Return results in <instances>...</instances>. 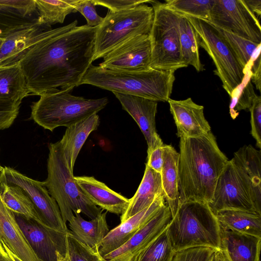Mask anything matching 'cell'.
<instances>
[{
	"label": "cell",
	"instance_id": "28",
	"mask_svg": "<svg viewBox=\"0 0 261 261\" xmlns=\"http://www.w3.org/2000/svg\"><path fill=\"white\" fill-rule=\"evenodd\" d=\"M220 225L226 229L261 238V215L239 210H225L216 214Z\"/></svg>",
	"mask_w": 261,
	"mask_h": 261
},
{
	"label": "cell",
	"instance_id": "27",
	"mask_svg": "<svg viewBox=\"0 0 261 261\" xmlns=\"http://www.w3.org/2000/svg\"><path fill=\"white\" fill-rule=\"evenodd\" d=\"M163 164L161 172L166 203L173 216L179 206L178 187L179 152L170 145H163Z\"/></svg>",
	"mask_w": 261,
	"mask_h": 261
},
{
	"label": "cell",
	"instance_id": "47",
	"mask_svg": "<svg viewBox=\"0 0 261 261\" xmlns=\"http://www.w3.org/2000/svg\"><path fill=\"white\" fill-rule=\"evenodd\" d=\"M211 261H230L226 252L222 250H216L212 258Z\"/></svg>",
	"mask_w": 261,
	"mask_h": 261
},
{
	"label": "cell",
	"instance_id": "9",
	"mask_svg": "<svg viewBox=\"0 0 261 261\" xmlns=\"http://www.w3.org/2000/svg\"><path fill=\"white\" fill-rule=\"evenodd\" d=\"M154 16L149 34L152 69L175 71L186 67L180 53L178 29L179 14L164 3L151 1Z\"/></svg>",
	"mask_w": 261,
	"mask_h": 261
},
{
	"label": "cell",
	"instance_id": "16",
	"mask_svg": "<svg viewBox=\"0 0 261 261\" xmlns=\"http://www.w3.org/2000/svg\"><path fill=\"white\" fill-rule=\"evenodd\" d=\"M113 94L138 125L147 144V153L162 146L163 142L156 130L158 102L134 95Z\"/></svg>",
	"mask_w": 261,
	"mask_h": 261
},
{
	"label": "cell",
	"instance_id": "1",
	"mask_svg": "<svg viewBox=\"0 0 261 261\" xmlns=\"http://www.w3.org/2000/svg\"><path fill=\"white\" fill-rule=\"evenodd\" d=\"M77 24L75 20L58 28L19 62L30 95L70 92L80 86L93 62L96 27Z\"/></svg>",
	"mask_w": 261,
	"mask_h": 261
},
{
	"label": "cell",
	"instance_id": "31",
	"mask_svg": "<svg viewBox=\"0 0 261 261\" xmlns=\"http://www.w3.org/2000/svg\"><path fill=\"white\" fill-rule=\"evenodd\" d=\"M178 14L181 60L187 67L192 65L198 72L202 71L204 68L200 59L197 35L187 17Z\"/></svg>",
	"mask_w": 261,
	"mask_h": 261
},
{
	"label": "cell",
	"instance_id": "39",
	"mask_svg": "<svg viewBox=\"0 0 261 261\" xmlns=\"http://www.w3.org/2000/svg\"><path fill=\"white\" fill-rule=\"evenodd\" d=\"M216 251L208 247H194L175 252L172 261H211Z\"/></svg>",
	"mask_w": 261,
	"mask_h": 261
},
{
	"label": "cell",
	"instance_id": "19",
	"mask_svg": "<svg viewBox=\"0 0 261 261\" xmlns=\"http://www.w3.org/2000/svg\"><path fill=\"white\" fill-rule=\"evenodd\" d=\"M168 102L176 126L178 137H197L211 131L204 115L203 106L196 103L190 97L184 100L170 98Z\"/></svg>",
	"mask_w": 261,
	"mask_h": 261
},
{
	"label": "cell",
	"instance_id": "37",
	"mask_svg": "<svg viewBox=\"0 0 261 261\" xmlns=\"http://www.w3.org/2000/svg\"><path fill=\"white\" fill-rule=\"evenodd\" d=\"M67 251L71 261H110L80 242L69 231L67 233Z\"/></svg>",
	"mask_w": 261,
	"mask_h": 261
},
{
	"label": "cell",
	"instance_id": "33",
	"mask_svg": "<svg viewBox=\"0 0 261 261\" xmlns=\"http://www.w3.org/2000/svg\"><path fill=\"white\" fill-rule=\"evenodd\" d=\"M249 177L257 192L261 194V151L251 145H245L232 159Z\"/></svg>",
	"mask_w": 261,
	"mask_h": 261
},
{
	"label": "cell",
	"instance_id": "22",
	"mask_svg": "<svg viewBox=\"0 0 261 261\" xmlns=\"http://www.w3.org/2000/svg\"><path fill=\"white\" fill-rule=\"evenodd\" d=\"M0 241L22 261H41L28 242L15 217L0 196Z\"/></svg>",
	"mask_w": 261,
	"mask_h": 261
},
{
	"label": "cell",
	"instance_id": "52",
	"mask_svg": "<svg viewBox=\"0 0 261 261\" xmlns=\"http://www.w3.org/2000/svg\"><path fill=\"white\" fill-rule=\"evenodd\" d=\"M258 261H260V259H259V260H258Z\"/></svg>",
	"mask_w": 261,
	"mask_h": 261
},
{
	"label": "cell",
	"instance_id": "51",
	"mask_svg": "<svg viewBox=\"0 0 261 261\" xmlns=\"http://www.w3.org/2000/svg\"><path fill=\"white\" fill-rule=\"evenodd\" d=\"M4 38L0 37V48L4 42Z\"/></svg>",
	"mask_w": 261,
	"mask_h": 261
},
{
	"label": "cell",
	"instance_id": "10",
	"mask_svg": "<svg viewBox=\"0 0 261 261\" xmlns=\"http://www.w3.org/2000/svg\"><path fill=\"white\" fill-rule=\"evenodd\" d=\"M208 205L216 214L222 210H239L261 215V194L249 177L232 159L228 160L217 180Z\"/></svg>",
	"mask_w": 261,
	"mask_h": 261
},
{
	"label": "cell",
	"instance_id": "6",
	"mask_svg": "<svg viewBox=\"0 0 261 261\" xmlns=\"http://www.w3.org/2000/svg\"><path fill=\"white\" fill-rule=\"evenodd\" d=\"M31 106V118L53 132L60 126L68 127L97 114L108 103L106 97L86 99L59 91L46 93Z\"/></svg>",
	"mask_w": 261,
	"mask_h": 261
},
{
	"label": "cell",
	"instance_id": "21",
	"mask_svg": "<svg viewBox=\"0 0 261 261\" xmlns=\"http://www.w3.org/2000/svg\"><path fill=\"white\" fill-rule=\"evenodd\" d=\"M88 199L102 210L122 215L126 210L130 201L120 194L109 188L105 183L93 176H74Z\"/></svg>",
	"mask_w": 261,
	"mask_h": 261
},
{
	"label": "cell",
	"instance_id": "18",
	"mask_svg": "<svg viewBox=\"0 0 261 261\" xmlns=\"http://www.w3.org/2000/svg\"><path fill=\"white\" fill-rule=\"evenodd\" d=\"M166 204L164 195L160 196L148 207L110 230L100 245L98 249L99 254L103 256L122 246L146 225Z\"/></svg>",
	"mask_w": 261,
	"mask_h": 261
},
{
	"label": "cell",
	"instance_id": "49",
	"mask_svg": "<svg viewBox=\"0 0 261 261\" xmlns=\"http://www.w3.org/2000/svg\"><path fill=\"white\" fill-rule=\"evenodd\" d=\"M56 254V261H71L69 254L68 253V251L65 254H61L59 251H57Z\"/></svg>",
	"mask_w": 261,
	"mask_h": 261
},
{
	"label": "cell",
	"instance_id": "34",
	"mask_svg": "<svg viewBox=\"0 0 261 261\" xmlns=\"http://www.w3.org/2000/svg\"><path fill=\"white\" fill-rule=\"evenodd\" d=\"M218 30L231 47L245 70L250 68L253 62L260 53V44L254 43L229 32Z\"/></svg>",
	"mask_w": 261,
	"mask_h": 261
},
{
	"label": "cell",
	"instance_id": "50",
	"mask_svg": "<svg viewBox=\"0 0 261 261\" xmlns=\"http://www.w3.org/2000/svg\"><path fill=\"white\" fill-rule=\"evenodd\" d=\"M3 244L4 247L6 248L7 251H8V253L10 254L11 257L13 259L14 261H22L19 258H18L17 256H16L15 254H14L12 252H11L7 247V246L5 245V244L1 241Z\"/></svg>",
	"mask_w": 261,
	"mask_h": 261
},
{
	"label": "cell",
	"instance_id": "48",
	"mask_svg": "<svg viewBox=\"0 0 261 261\" xmlns=\"http://www.w3.org/2000/svg\"><path fill=\"white\" fill-rule=\"evenodd\" d=\"M0 261H14L0 241Z\"/></svg>",
	"mask_w": 261,
	"mask_h": 261
},
{
	"label": "cell",
	"instance_id": "44",
	"mask_svg": "<svg viewBox=\"0 0 261 261\" xmlns=\"http://www.w3.org/2000/svg\"><path fill=\"white\" fill-rule=\"evenodd\" d=\"M163 145L147 153L146 164V166L160 173L163 164Z\"/></svg>",
	"mask_w": 261,
	"mask_h": 261
},
{
	"label": "cell",
	"instance_id": "23",
	"mask_svg": "<svg viewBox=\"0 0 261 261\" xmlns=\"http://www.w3.org/2000/svg\"><path fill=\"white\" fill-rule=\"evenodd\" d=\"M220 245L221 249L226 252L230 261L260 259V237L240 233L220 226Z\"/></svg>",
	"mask_w": 261,
	"mask_h": 261
},
{
	"label": "cell",
	"instance_id": "17",
	"mask_svg": "<svg viewBox=\"0 0 261 261\" xmlns=\"http://www.w3.org/2000/svg\"><path fill=\"white\" fill-rule=\"evenodd\" d=\"M58 28L37 22L6 37L0 48V67L18 63L34 45Z\"/></svg>",
	"mask_w": 261,
	"mask_h": 261
},
{
	"label": "cell",
	"instance_id": "29",
	"mask_svg": "<svg viewBox=\"0 0 261 261\" xmlns=\"http://www.w3.org/2000/svg\"><path fill=\"white\" fill-rule=\"evenodd\" d=\"M30 95L19 63L0 67V100L21 103Z\"/></svg>",
	"mask_w": 261,
	"mask_h": 261
},
{
	"label": "cell",
	"instance_id": "14",
	"mask_svg": "<svg viewBox=\"0 0 261 261\" xmlns=\"http://www.w3.org/2000/svg\"><path fill=\"white\" fill-rule=\"evenodd\" d=\"M172 218L166 203L125 244L103 257L110 261H137L145 249L167 228Z\"/></svg>",
	"mask_w": 261,
	"mask_h": 261
},
{
	"label": "cell",
	"instance_id": "7",
	"mask_svg": "<svg viewBox=\"0 0 261 261\" xmlns=\"http://www.w3.org/2000/svg\"><path fill=\"white\" fill-rule=\"evenodd\" d=\"M153 16V8L145 4L119 11L109 10L96 27L93 61L133 37L149 34Z\"/></svg>",
	"mask_w": 261,
	"mask_h": 261
},
{
	"label": "cell",
	"instance_id": "15",
	"mask_svg": "<svg viewBox=\"0 0 261 261\" xmlns=\"http://www.w3.org/2000/svg\"><path fill=\"white\" fill-rule=\"evenodd\" d=\"M28 242L41 261H56L57 251L67 252V233L51 230L37 221L14 214Z\"/></svg>",
	"mask_w": 261,
	"mask_h": 261
},
{
	"label": "cell",
	"instance_id": "35",
	"mask_svg": "<svg viewBox=\"0 0 261 261\" xmlns=\"http://www.w3.org/2000/svg\"><path fill=\"white\" fill-rule=\"evenodd\" d=\"M215 0H167L165 6L187 16L208 20Z\"/></svg>",
	"mask_w": 261,
	"mask_h": 261
},
{
	"label": "cell",
	"instance_id": "36",
	"mask_svg": "<svg viewBox=\"0 0 261 261\" xmlns=\"http://www.w3.org/2000/svg\"><path fill=\"white\" fill-rule=\"evenodd\" d=\"M166 229L145 249L137 261H172L175 252L171 245Z\"/></svg>",
	"mask_w": 261,
	"mask_h": 261
},
{
	"label": "cell",
	"instance_id": "43",
	"mask_svg": "<svg viewBox=\"0 0 261 261\" xmlns=\"http://www.w3.org/2000/svg\"><path fill=\"white\" fill-rule=\"evenodd\" d=\"M149 0H93L95 6H102L112 11H119L134 8L140 5L150 3Z\"/></svg>",
	"mask_w": 261,
	"mask_h": 261
},
{
	"label": "cell",
	"instance_id": "30",
	"mask_svg": "<svg viewBox=\"0 0 261 261\" xmlns=\"http://www.w3.org/2000/svg\"><path fill=\"white\" fill-rule=\"evenodd\" d=\"M0 196L5 206L13 213L33 219L45 226L33 203L22 189L8 183L1 171Z\"/></svg>",
	"mask_w": 261,
	"mask_h": 261
},
{
	"label": "cell",
	"instance_id": "38",
	"mask_svg": "<svg viewBox=\"0 0 261 261\" xmlns=\"http://www.w3.org/2000/svg\"><path fill=\"white\" fill-rule=\"evenodd\" d=\"M242 88L238 97L231 99L230 105V114L232 119H235L239 114V111L249 109L254 99L257 96L253 87L249 80Z\"/></svg>",
	"mask_w": 261,
	"mask_h": 261
},
{
	"label": "cell",
	"instance_id": "40",
	"mask_svg": "<svg viewBox=\"0 0 261 261\" xmlns=\"http://www.w3.org/2000/svg\"><path fill=\"white\" fill-rule=\"evenodd\" d=\"M250 112L251 134L256 141V145L261 148V97L257 95L249 109Z\"/></svg>",
	"mask_w": 261,
	"mask_h": 261
},
{
	"label": "cell",
	"instance_id": "3",
	"mask_svg": "<svg viewBox=\"0 0 261 261\" xmlns=\"http://www.w3.org/2000/svg\"><path fill=\"white\" fill-rule=\"evenodd\" d=\"M174 72L152 68L139 72L121 71L91 65L80 85L88 84L113 93L168 102L175 80Z\"/></svg>",
	"mask_w": 261,
	"mask_h": 261
},
{
	"label": "cell",
	"instance_id": "12",
	"mask_svg": "<svg viewBox=\"0 0 261 261\" xmlns=\"http://www.w3.org/2000/svg\"><path fill=\"white\" fill-rule=\"evenodd\" d=\"M0 171L8 183L22 189L46 227L60 232L69 231L57 203L49 194L43 181L29 177L9 167L1 166Z\"/></svg>",
	"mask_w": 261,
	"mask_h": 261
},
{
	"label": "cell",
	"instance_id": "42",
	"mask_svg": "<svg viewBox=\"0 0 261 261\" xmlns=\"http://www.w3.org/2000/svg\"><path fill=\"white\" fill-rule=\"evenodd\" d=\"M95 6L93 0H79L75 7L76 12H80L85 17L89 27H97L103 20V17L97 14Z\"/></svg>",
	"mask_w": 261,
	"mask_h": 261
},
{
	"label": "cell",
	"instance_id": "26",
	"mask_svg": "<svg viewBox=\"0 0 261 261\" xmlns=\"http://www.w3.org/2000/svg\"><path fill=\"white\" fill-rule=\"evenodd\" d=\"M106 214L107 212L101 213L96 218L87 221L80 213H75L68 222L70 231L82 243L98 251L102 241L110 231Z\"/></svg>",
	"mask_w": 261,
	"mask_h": 261
},
{
	"label": "cell",
	"instance_id": "32",
	"mask_svg": "<svg viewBox=\"0 0 261 261\" xmlns=\"http://www.w3.org/2000/svg\"><path fill=\"white\" fill-rule=\"evenodd\" d=\"M79 1L35 0L38 22L49 26L63 23L67 15L76 12L75 7Z\"/></svg>",
	"mask_w": 261,
	"mask_h": 261
},
{
	"label": "cell",
	"instance_id": "46",
	"mask_svg": "<svg viewBox=\"0 0 261 261\" xmlns=\"http://www.w3.org/2000/svg\"><path fill=\"white\" fill-rule=\"evenodd\" d=\"M249 9L254 14L258 16L261 14V1L260 0H244Z\"/></svg>",
	"mask_w": 261,
	"mask_h": 261
},
{
	"label": "cell",
	"instance_id": "13",
	"mask_svg": "<svg viewBox=\"0 0 261 261\" xmlns=\"http://www.w3.org/2000/svg\"><path fill=\"white\" fill-rule=\"evenodd\" d=\"M151 44L149 34L139 35L108 52L99 66L121 71L139 72L151 69Z\"/></svg>",
	"mask_w": 261,
	"mask_h": 261
},
{
	"label": "cell",
	"instance_id": "24",
	"mask_svg": "<svg viewBox=\"0 0 261 261\" xmlns=\"http://www.w3.org/2000/svg\"><path fill=\"white\" fill-rule=\"evenodd\" d=\"M161 195L164 194L161 173L146 166L143 177L136 192L130 199L126 210L121 215V222L148 207Z\"/></svg>",
	"mask_w": 261,
	"mask_h": 261
},
{
	"label": "cell",
	"instance_id": "5",
	"mask_svg": "<svg viewBox=\"0 0 261 261\" xmlns=\"http://www.w3.org/2000/svg\"><path fill=\"white\" fill-rule=\"evenodd\" d=\"M47 176L44 184L57 203L62 218L66 223L75 213H83L91 220L102 210L91 202L77 184L70 170L59 141L48 145Z\"/></svg>",
	"mask_w": 261,
	"mask_h": 261
},
{
	"label": "cell",
	"instance_id": "11",
	"mask_svg": "<svg viewBox=\"0 0 261 261\" xmlns=\"http://www.w3.org/2000/svg\"><path fill=\"white\" fill-rule=\"evenodd\" d=\"M207 21L218 29L261 44L259 22L244 0H215Z\"/></svg>",
	"mask_w": 261,
	"mask_h": 261
},
{
	"label": "cell",
	"instance_id": "45",
	"mask_svg": "<svg viewBox=\"0 0 261 261\" xmlns=\"http://www.w3.org/2000/svg\"><path fill=\"white\" fill-rule=\"evenodd\" d=\"M260 53L256 57L250 69V78L256 86V89L260 91L261 67Z\"/></svg>",
	"mask_w": 261,
	"mask_h": 261
},
{
	"label": "cell",
	"instance_id": "25",
	"mask_svg": "<svg viewBox=\"0 0 261 261\" xmlns=\"http://www.w3.org/2000/svg\"><path fill=\"white\" fill-rule=\"evenodd\" d=\"M99 124V117L97 114H95L67 127L59 142L69 168L72 172L75 161L82 146L90 133L96 130Z\"/></svg>",
	"mask_w": 261,
	"mask_h": 261
},
{
	"label": "cell",
	"instance_id": "53",
	"mask_svg": "<svg viewBox=\"0 0 261 261\" xmlns=\"http://www.w3.org/2000/svg\"><path fill=\"white\" fill-rule=\"evenodd\" d=\"M1 166L0 165V167H1Z\"/></svg>",
	"mask_w": 261,
	"mask_h": 261
},
{
	"label": "cell",
	"instance_id": "20",
	"mask_svg": "<svg viewBox=\"0 0 261 261\" xmlns=\"http://www.w3.org/2000/svg\"><path fill=\"white\" fill-rule=\"evenodd\" d=\"M38 22L35 0H0V37Z\"/></svg>",
	"mask_w": 261,
	"mask_h": 261
},
{
	"label": "cell",
	"instance_id": "4",
	"mask_svg": "<svg viewBox=\"0 0 261 261\" xmlns=\"http://www.w3.org/2000/svg\"><path fill=\"white\" fill-rule=\"evenodd\" d=\"M166 232L175 252L199 247L221 249L220 224L205 202L192 201L179 204Z\"/></svg>",
	"mask_w": 261,
	"mask_h": 261
},
{
	"label": "cell",
	"instance_id": "41",
	"mask_svg": "<svg viewBox=\"0 0 261 261\" xmlns=\"http://www.w3.org/2000/svg\"><path fill=\"white\" fill-rule=\"evenodd\" d=\"M20 103L0 100V129L8 128L17 118Z\"/></svg>",
	"mask_w": 261,
	"mask_h": 261
},
{
	"label": "cell",
	"instance_id": "8",
	"mask_svg": "<svg viewBox=\"0 0 261 261\" xmlns=\"http://www.w3.org/2000/svg\"><path fill=\"white\" fill-rule=\"evenodd\" d=\"M198 37L199 46L213 59L214 71L221 80L223 88L231 97L243 83L247 73L231 47L217 28L207 20L187 16Z\"/></svg>",
	"mask_w": 261,
	"mask_h": 261
},
{
	"label": "cell",
	"instance_id": "2",
	"mask_svg": "<svg viewBox=\"0 0 261 261\" xmlns=\"http://www.w3.org/2000/svg\"><path fill=\"white\" fill-rule=\"evenodd\" d=\"M179 205L188 201L208 203L228 160L211 131L194 138H180Z\"/></svg>",
	"mask_w": 261,
	"mask_h": 261
}]
</instances>
